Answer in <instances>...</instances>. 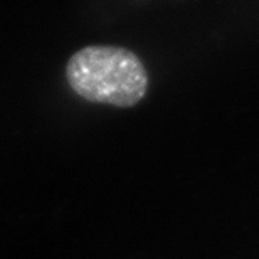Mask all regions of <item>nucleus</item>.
Listing matches in <instances>:
<instances>
[{
  "label": "nucleus",
  "instance_id": "f257e3e1",
  "mask_svg": "<svg viewBox=\"0 0 259 259\" xmlns=\"http://www.w3.org/2000/svg\"><path fill=\"white\" fill-rule=\"evenodd\" d=\"M70 87L90 102L132 107L145 96L148 73L131 51L116 46H89L76 52L66 66Z\"/></svg>",
  "mask_w": 259,
  "mask_h": 259
}]
</instances>
